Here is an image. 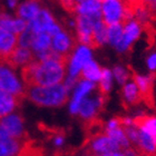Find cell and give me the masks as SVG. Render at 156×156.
Listing matches in <instances>:
<instances>
[{
    "label": "cell",
    "instance_id": "cell-1",
    "mask_svg": "<svg viewBox=\"0 0 156 156\" xmlns=\"http://www.w3.org/2000/svg\"><path fill=\"white\" fill-rule=\"evenodd\" d=\"M69 60L46 59L35 60L21 68L25 87H49L58 85L65 78Z\"/></svg>",
    "mask_w": 156,
    "mask_h": 156
},
{
    "label": "cell",
    "instance_id": "cell-2",
    "mask_svg": "<svg viewBox=\"0 0 156 156\" xmlns=\"http://www.w3.org/2000/svg\"><path fill=\"white\" fill-rule=\"evenodd\" d=\"M25 98H28L38 106L57 107L68 101V90L64 84L49 87H25Z\"/></svg>",
    "mask_w": 156,
    "mask_h": 156
},
{
    "label": "cell",
    "instance_id": "cell-3",
    "mask_svg": "<svg viewBox=\"0 0 156 156\" xmlns=\"http://www.w3.org/2000/svg\"><path fill=\"white\" fill-rule=\"evenodd\" d=\"M132 72V79L137 86V89L140 91L142 101L145 103L147 107H155V98H154V83L156 79V73L152 72L148 76L138 75L133 68H130Z\"/></svg>",
    "mask_w": 156,
    "mask_h": 156
},
{
    "label": "cell",
    "instance_id": "cell-4",
    "mask_svg": "<svg viewBox=\"0 0 156 156\" xmlns=\"http://www.w3.org/2000/svg\"><path fill=\"white\" fill-rule=\"evenodd\" d=\"M0 86L3 90L9 93L16 98L23 101L25 98V89L21 86L20 81L16 77L15 73L7 65L0 62Z\"/></svg>",
    "mask_w": 156,
    "mask_h": 156
},
{
    "label": "cell",
    "instance_id": "cell-5",
    "mask_svg": "<svg viewBox=\"0 0 156 156\" xmlns=\"http://www.w3.org/2000/svg\"><path fill=\"white\" fill-rule=\"evenodd\" d=\"M0 126L6 130L11 138L20 142L29 140L28 134L23 129V118L19 113H11L0 119Z\"/></svg>",
    "mask_w": 156,
    "mask_h": 156
},
{
    "label": "cell",
    "instance_id": "cell-6",
    "mask_svg": "<svg viewBox=\"0 0 156 156\" xmlns=\"http://www.w3.org/2000/svg\"><path fill=\"white\" fill-rule=\"evenodd\" d=\"M78 41L76 39L72 38L65 30H60L58 34L51 38V49L52 51L58 54L60 56L67 57V58H73L74 54L77 50Z\"/></svg>",
    "mask_w": 156,
    "mask_h": 156
},
{
    "label": "cell",
    "instance_id": "cell-7",
    "mask_svg": "<svg viewBox=\"0 0 156 156\" xmlns=\"http://www.w3.org/2000/svg\"><path fill=\"white\" fill-rule=\"evenodd\" d=\"M60 6L72 17L77 15L90 16L94 13L101 12V1L88 0V1H60Z\"/></svg>",
    "mask_w": 156,
    "mask_h": 156
},
{
    "label": "cell",
    "instance_id": "cell-8",
    "mask_svg": "<svg viewBox=\"0 0 156 156\" xmlns=\"http://www.w3.org/2000/svg\"><path fill=\"white\" fill-rule=\"evenodd\" d=\"M101 18L107 28L119 23L123 18V2L114 0L101 1Z\"/></svg>",
    "mask_w": 156,
    "mask_h": 156
},
{
    "label": "cell",
    "instance_id": "cell-9",
    "mask_svg": "<svg viewBox=\"0 0 156 156\" xmlns=\"http://www.w3.org/2000/svg\"><path fill=\"white\" fill-rule=\"evenodd\" d=\"M140 33H142V29L138 26V23L136 21H134V20L129 21L126 26L123 27V34H122L120 40L115 46V48L120 52L127 50L130 47L132 42L135 41L140 37Z\"/></svg>",
    "mask_w": 156,
    "mask_h": 156
},
{
    "label": "cell",
    "instance_id": "cell-10",
    "mask_svg": "<svg viewBox=\"0 0 156 156\" xmlns=\"http://www.w3.org/2000/svg\"><path fill=\"white\" fill-rule=\"evenodd\" d=\"M36 60V56L33 52V50L29 48H23V47H17L13 52L10 55V57L7 59V62H5V65H7L9 68H17L19 66H25L29 65L30 62H33Z\"/></svg>",
    "mask_w": 156,
    "mask_h": 156
},
{
    "label": "cell",
    "instance_id": "cell-11",
    "mask_svg": "<svg viewBox=\"0 0 156 156\" xmlns=\"http://www.w3.org/2000/svg\"><path fill=\"white\" fill-rule=\"evenodd\" d=\"M27 25L28 23L21 19H13L12 17L6 12L3 7H0V29L7 30L19 37L27 28Z\"/></svg>",
    "mask_w": 156,
    "mask_h": 156
},
{
    "label": "cell",
    "instance_id": "cell-12",
    "mask_svg": "<svg viewBox=\"0 0 156 156\" xmlns=\"http://www.w3.org/2000/svg\"><path fill=\"white\" fill-rule=\"evenodd\" d=\"M17 47L18 37L7 30L0 29V62L5 64Z\"/></svg>",
    "mask_w": 156,
    "mask_h": 156
},
{
    "label": "cell",
    "instance_id": "cell-13",
    "mask_svg": "<svg viewBox=\"0 0 156 156\" xmlns=\"http://www.w3.org/2000/svg\"><path fill=\"white\" fill-rule=\"evenodd\" d=\"M91 60V55L89 49L86 47H79L69 62V77H76L80 73L81 68Z\"/></svg>",
    "mask_w": 156,
    "mask_h": 156
},
{
    "label": "cell",
    "instance_id": "cell-14",
    "mask_svg": "<svg viewBox=\"0 0 156 156\" xmlns=\"http://www.w3.org/2000/svg\"><path fill=\"white\" fill-rule=\"evenodd\" d=\"M120 94H122V104L125 109H129L132 106H136L142 101L140 91L133 80L123 85Z\"/></svg>",
    "mask_w": 156,
    "mask_h": 156
},
{
    "label": "cell",
    "instance_id": "cell-15",
    "mask_svg": "<svg viewBox=\"0 0 156 156\" xmlns=\"http://www.w3.org/2000/svg\"><path fill=\"white\" fill-rule=\"evenodd\" d=\"M101 111H103V108H101V104H99L98 97L84 98L81 101L80 105H79V109H78L77 114L79 115V117L84 122H86V120H89L91 118H95L98 112Z\"/></svg>",
    "mask_w": 156,
    "mask_h": 156
},
{
    "label": "cell",
    "instance_id": "cell-16",
    "mask_svg": "<svg viewBox=\"0 0 156 156\" xmlns=\"http://www.w3.org/2000/svg\"><path fill=\"white\" fill-rule=\"evenodd\" d=\"M40 5L37 1H27V2L17 5L16 7V16L18 19H21L26 23H30L35 19V17L40 11Z\"/></svg>",
    "mask_w": 156,
    "mask_h": 156
},
{
    "label": "cell",
    "instance_id": "cell-17",
    "mask_svg": "<svg viewBox=\"0 0 156 156\" xmlns=\"http://www.w3.org/2000/svg\"><path fill=\"white\" fill-rule=\"evenodd\" d=\"M94 88H95V84L91 83V81L81 80L78 84L77 88H76L75 90V94H74V97H73V101L70 103V112H72V114H77L81 101Z\"/></svg>",
    "mask_w": 156,
    "mask_h": 156
},
{
    "label": "cell",
    "instance_id": "cell-18",
    "mask_svg": "<svg viewBox=\"0 0 156 156\" xmlns=\"http://www.w3.org/2000/svg\"><path fill=\"white\" fill-rule=\"evenodd\" d=\"M54 23H56V21L54 19V17L51 16V13L45 8H41L40 11L38 12V15L35 17V19L31 20L28 23L31 27V29L34 30V33L37 35L39 33H42L49 25H51Z\"/></svg>",
    "mask_w": 156,
    "mask_h": 156
},
{
    "label": "cell",
    "instance_id": "cell-19",
    "mask_svg": "<svg viewBox=\"0 0 156 156\" xmlns=\"http://www.w3.org/2000/svg\"><path fill=\"white\" fill-rule=\"evenodd\" d=\"M20 99L10 95L9 93L2 90L0 93V119L7 115L11 114L15 108L19 107L21 104Z\"/></svg>",
    "mask_w": 156,
    "mask_h": 156
},
{
    "label": "cell",
    "instance_id": "cell-20",
    "mask_svg": "<svg viewBox=\"0 0 156 156\" xmlns=\"http://www.w3.org/2000/svg\"><path fill=\"white\" fill-rule=\"evenodd\" d=\"M133 125L156 138V117L148 115H138L132 119Z\"/></svg>",
    "mask_w": 156,
    "mask_h": 156
},
{
    "label": "cell",
    "instance_id": "cell-21",
    "mask_svg": "<svg viewBox=\"0 0 156 156\" xmlns=\"http://www.w3.org/2000/svg\"><path fill=\"white\" fill-rule=\"evenodd\" d=\"M50 48H51V37L46 33L37 34L31 42V46H30V49L33 50L35 56Z\"/></svg>",
    "mask_w": 156,
    "mask_h": 156
},
{
    "label": "cell",
    "instance_id": "cell-22",
    "mask_svg": "<svg viewBox=\"0 0 156 156\" xmlns=\"http://www.w3.org/2000/svg\"><path fill=\"white\" fill-rule=\"evenodd\" d=\"M101 75V67L96 64L93 60H89V62L86 64V65L81 68L80 73H79V76L83 80H87L94 83L96 80H99Z\"/></svg>",
    "mask_w": 156,
    "mask_h": 156
},
{
    "label": "cell",
    "instance_id": "cell-23",
    "mask_svg": "<svg viewBox=\"0 0 156 156\" xmlns=\"http://www.w3.org/2000/svg\"><path fill=\"white\" fill-rule=\"evenodd\" d=\"M17 156H45V150L37 142L28 140L21 145Z\"/></svg>",
    "mask_w": 156,
    "mask_h": 156
},
{
    "label": "cell",
    "instance_id": "cell-24",
    "mask_svg": "<svg viewBox=\"0 0 156 156\" xmlns=\"http://www.w3.org/2000/svg\"><path fill=\"white\" fill-rule=\"evenodd\" d=\"M93 39H94L95 49L99 48L104 45L105 42L108 41V28L103 23V20L95 26L94 33H93Z\"/></svg>",
    "mask_w": 156,
    "mask_h": 156
},
{
    "label": "cell",
    "instance_id": "cell-25",
    "mask_svg": "<svg viewBox=\"0 0 156 156\" xmlns=\"http://www.w3.org/2000/svg\"><path fill=\"white\" fill-rule=\"evenodd\" d=\"M112 88V73L108 69H101V75L99 78V96L109 99V91Z\"/></svg>",
    "mask_w": 156,
    "mask_h": 156
},
{
    "label": "cell",
    "instance_id": "cell-26",
    "mask_svg": "<svg viewBox=\"0 0 156 156\" xmlns=\"http://www.w3.org/2000/svg\"><path fill=\"white\" fill-rule=\"evenodd\" d=\"M122 34H123V27L120 23H115V25L108 27V41H109V44L116 46L120 40Z\"/></svg>",
    "mask_w": 156,
    "mask_h": 156
},
{
    "label": "cell",
    "instance_id": "cell-27",
    "mask_svg": "<svg viewBox=\"0 0 156 156\" xmlns=\"http://www.w3.org/2000/svg\"><path fill=\"white\" fill-rule=\"evenodd\" d=\"M114 75H115V77H116L117 81H118L119 84L125 85L126 84L127 78H128V76H129V74L125 72V69H124L123 67H120V66H116V67L114 68Z\"/></svg>",
    "mask_w": 156,
    "mask_h": 156
},
{
    "label": "cell",
    "instance_id": "cell-28",
    "mask_svg": "<svg viewBox=\"0 0 156 156\" xmlns=\"http://www.w3.org/2000/svg\"><path fill=\"white\" fill-rule=\"evenodd\" d=\"M147 64H148L150 69H152V70L154 72V69L156 68V54L150 56V58L147 59Z\"/></svg>",
    "mask_w": 156,
    "mask_h": 156
},
{
    "label": "cell",
    "instance_id": "cell-29",
    "mask_svg": "<svg viewBox=\"0 0 156 156\" xmlns=\"http://www.w3.org/2000/svg\"><path fill=\"white\" fill-rule=\"evenodd\" d=\"M101 156H126L123 153H108V154H103Z\"/></svg>",
    "mask_w": 156,
    "mask_h": 156
},
{
    "label": "cell",
    "instance_id": "cell-30",
    "mask_svg": "<svg viewBox=\"0 0 156 156\" xmlns=\"http://www.w3.org/2000/svg\"><path fill=\"white\" fill-rule=\"evenodd\" d=\"M8 3H9V6L11 7V8H16V7H17V2H16V1H9Z\"/></svg>",
    "mask_w": 156,
    "mask_h": 156
}]
</instances>
